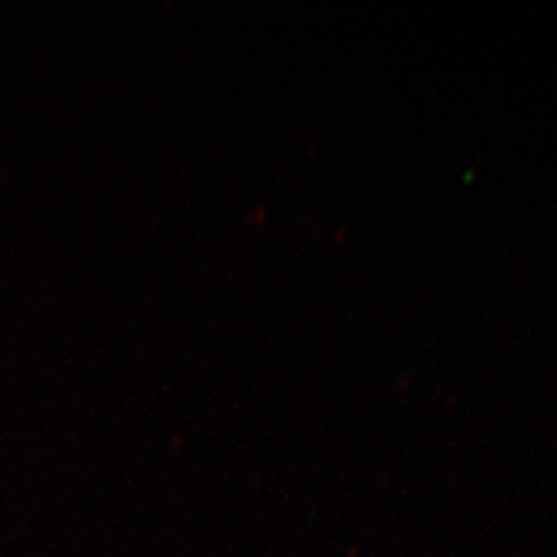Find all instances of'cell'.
<instances>
[]
</instances>
